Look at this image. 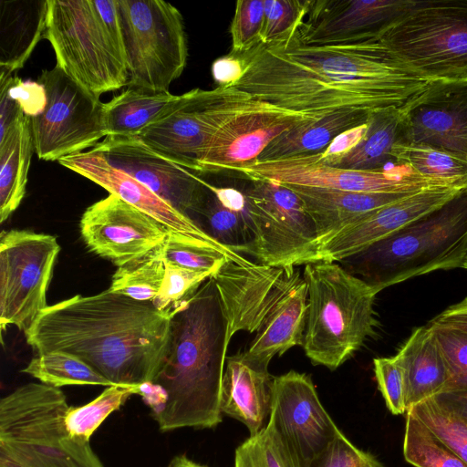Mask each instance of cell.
Masks as SVG:
<instances>
[{
    "instance_id": "1",
    "label": "cell",
    "mask_w": 467,
    "mask_h": 467,
    "mask_svg": "<svg viewBox=\"0 0 467 467\" xmlns=\"http://www.w3.org/2000/svg\"><path fill=\"white\" fill-rule=\"evenodd\" d=\"M296 28L243 54L244 74L233 87L252 99L320 117L339 110L400 108L428 84L379 39L306 46Z\"/></svg>"
},
{
    "instance_id": "2",
    "label": "cell",
    "mask_w": 467,
    "mask_h": 467,
    "mask_svg": "<svg viewBox=\"0 0 467 467\" xmlns=\"http://www.w3.org/2000/svg\"><path fill=\"white\" fill-rule=\"evenodd\" d=\"M171 314L109 289L48 306L25 333L36 354L78 357L112 385L154 381L163 363Z\"/></svg>"
},
{
    "instance_id": "3",
    "label": "cell",
    "mask_w": 467,
    "mask_h": 467,
    "mask_svg": "<svg viewBox=\"0 0 467 467\" xmlns=\"http://www.w3.org/2000/svg\"><path fill=\"white\" fill-rule=\"evenodd\" d=\"M226 318L213 277L171 313L165 358L154 379L167 395L154 418L161 431L214 428L222 421Z\"/></svg>"
},
{
    "instance_id": "4",
    "label": "cell",
    "mask_w": 467,
    "mask_h": 467,
    "mask_svg": "<svg viewBox=\"0 0 467 467\" xmlns=\"http://www.w3.org/2000/svg\"><path fill=\"white\" fill-rule=\"evenodd\" d=\"M467 190L437 210L338 264L377 293L437 270L464 268Z\"/></svg>"
},
{
    "instance_id": "5",
    "label": "cell",
    "mask_w": 467,
    "mask_h": 467,
    "mask_svg": "<svg viewBox=\"0 0 467 467\" xmlns=\"http://www.w3.org/2000/svg\"><path fill=\"white\" fill-rule=\"evenodd\" d=\"M45 38L57 66L97 97L128 85L118 0H47Z\"/></svg>"
},
{
    "instance_id": "6",
    "label": "cell",
    "mask_w": 467,
    "mask_h": 467,
    "mask_svg": "<svg viewBox=\"0 0 467 467\" xmlns=\"http://www.w3.org/2000/svg\"><path fill=\"white\" fill-rule=\"evenodd\" d=\"M59 388L22 385L0 400V467H105L89 441L65 424L68 409Z\"/></svg>"
},
{
    "instance_id": "7",
    "label": "cell",
    "mask_w": 467,
    "mask_h": 467,
    "mask_svg": "<svg viewBox=\"0 0 467 467\" xmlns=\"http://www.w3.org/2000/svg\"><path fill=\"white\" fill-rule=\"evenodd\" d=\"M307 311L303 348L314 365L335 370L374 334L378 293L337 262L306 265Z\"/></svg>"
},
{
    "instance_id": "8",
    "label": "cell",
    "mask_w": 467,
    "mask_h": 467,
    "mask_svg": "<svg viewBox=\"0 0 467 467\" xmlns=\"http://www.w3.org/2000/svg\"><path fill=\"white\" fill-rule=\"evenodd\" d=\"M431 81H467V0H418L379 39Z\"/></svg>"
},
{
    "instance_id": "9",
    "label": "cell",
    "mask_w": 467,
    "mask_h": 467,
    "mask_svg": "<svg viewBox=\"0 0 467 467\" xmlns=\"http://www.w3.org/2000/svg\"><path fill=\"white\" fill-rule=\"evenodd\" d=\"M126 52L127 86L169 91L188 57L181 12L161 0H118Z\"/></svg>"
},
{
    "instance_id": "10",
    "label": "cell",
    "mask_w": 467,
    "mask_h": 467,
    "mask_svg": "<svg viewBox=\"0 0 467 467\" xmlns=\"http://www.w3.org/2000/svg\"><path fill=\"white\" fill-rule=\"evenodd\" d=\"M244 192L253 236L245 254L275 267L319 262L314 223L293 190L274 181H254Z\"/></svg>"
},
{
    "instance_id": "11",
    "label": "cell",
    "mask_w": 467,
    "mask_h": 467,
    "mask_svg": "<svg viewBox=\"0 0 467 467\" xmlns=\"http://www.w3.org/2000/svg\"><path fill=\"white\" fill-rule=\"evenodd\" d=\"M252 100L234 87L199 88L181 95L175 107L138 137L165 159L193 171L220 126Z\"/></svg>"
},
{
    "instance_id": "12",
    "label": "cell",
    "mask_w": 467,
    "mask_h": 467,
    "mask_svg": "<svg viewBox=\"0 0 467 467\" xmlns=\"http://www.w3.org/2000/svg\"><path fill=\"white\" fill-rule=\"evenodd\" d=\"M60 245L55 236L29 230L0 235V327L26 333L48 306L47 291Z\"/></svg>"
},
{
    "instance_id": "13",
    "label": "cell",
    "mask_w": 467,
    "mask_h": 467,
    "mask_svg": "<svg viewBox=\"0 0 467 467\" xmlns=\"http://www.w3.org/2000/svg\"><path fill=\"white\" fill-rule=\"evenodd\" d=\"M46 88L47 106L31 119L35 152L43 161L61 158L93 148L106 137L103 104L57 65L37 79Z\"/></svg>"
},
{
    "instance_id": "14",
    "label": "cell",
    "mask_w": 467,
    "mask_h": 467,
    "mask_svg": "<svg viewBox=\"0 0 467 467\" xmlns=\"http://www.w3.org/2000/svg\"><path fill=\"white\" fill-rule=\"evenodd\" d=\"M236 172L251 182L274 181L285 185L358 192H417L431 187H448L417 173L408 165L356 171L326 164L318 153L256 161Z\"/></svg>"
},
{
    "instance_id": "15",
    "label": "cell",
    "mask_w": 467,
    "mask_h": 467,
    "mask_svg": "<svg viewBox=\"0 0 467 467\" xmlns=\"http://www.w3.org/2000/svg\"><path fill=\"white\" fill-rule=\"evenodd\" d=\"M226 318V345L239 331L259 332L303 278L296 267L228 259L213 276Z\"/></svg>"
},
{
    "instance_id": "16",
    "label": "cell",
    "mask_w": 467,
    "mask_h": 467,
    "mask_svg": "<svg viewBox=\"0 0 467 467\" xmlns=\"http://www.w3.org/2000/svg\"><path fill=\"white\" fill-rule=\"evenodd\" d=\"M267 425L300 467H309L341 433L322 406L311 377L295 370L274 377Z\"/></svg>"
},
{
    "instance_id": "17",
    "label": "cell",
    "mask_w": 467,
    "mask_h": 467,
    "mask_svg": "<svg viewBox=\"0 0 467 467\" xmlns=\"http://www.w3.org/2000/svg\"><path fill=\"white\" fill-rule=\"evenodd\" d=\"M314 118L252 99L217 130L198 172H236L252 165L277 137Z\"/></svg>"
},
{
    "instance_id": "18",
    "label": "cell",
    "mask_w": 467,
    "mask_h": 467,
    "mask_svg": "<svg viewBox=\"0 0 467 467\" xmlns=\"http://www.w3.org/2000/svg\"><path fill=\"white\" fill-rule=\"evenodd\" d=\"M402 143L427 146L467 163V81H431L399 108Z\"/></svg>"
},
{
    "instance_id": "19",
    "label": "cell",
    "mask_w": 467,
    "mask_h": 467,
    "mask_svg": "<svg viewBox=\"0 0 467 467\" xmlns=\"http://www.w3.org/2000/svg\"><path fill=\"white\" fill-rule=\"evenodd\" d=\"M418 0H308L296 28L306 46H337L379 40Z\"/></svg>"
},
{
    "instance_id": "20",
    "label": "cell",
    "mask_w": 467,
    "mask_h": 467,
    "mask_svg": "<svg viewBox=\"0 0 467 467\" xmlns=\"http://www.w3.org/2000/svg\"><path fill=\"white\" fill-rule=\"evenodd\" d=\"M91 149L197 223L207 193L204 180L161 156L138 136H107Z\"/></svg>"
},
{
    "instance_id": "21",
    "label": "cell",
    "mask_w": 467,
    "mask_h": 467,
    "mask_svg": "<svg viewBox=\"0 0 467 467\" xmlns=\"http://www.w3.org/2000/svg\"><path fill=\"white\" fill-rule=\"evenodd\" d=\"M79 225L87 247L118 267L162 244L170 234L156 219L112 193L88 206Z\"/></svg>"
},
{
    "instance_id": "22",
    "label": "cell",
    "mask_w": 467,
    "mask_h": 467,
    "mask_svg": "<svg viewBox=\"0 0 467 467\" xmlns=\"http://www.w3.org/2000/svg\"><path fill=\"white\" fill-rule=\"evenodd\" d=\"M57 161L146 213L163 224L170 233L224 254L234 261L244 258L241 254L220 244L195 221L171 207L141 182L112 167L99 152L89 149Z\"/></svg>"
},
{
    "instance_id": "23",
    "label": "cell",
    "mask_w": 467,
    "mask_h": 467,
    "mask_svg": "<svg viewBox=\"0 0 467 467\" xmlns=\"http://www.w3.org/2000/svg\"><path fill=\"white\" fill-rule=\"evenodd\" d=\"M462 191L431 187L363 214L320 243L318 260L338 263L437 210Z\"/></svg>"
},
{
    "instance_id": "24",
    "label": "cell",
    "mask_w": 467,
    "mask_h": 467,
    "mask_svg": "<svg viewBox=\"0 0 467 467\" xmlns=\"http://www.w3.org/2000/svg\"><path fill=\"white\" fill-rule=\"evenodd\" d=\"M274 377L268 368L247 361L243 353L226 358L221 388V411L244 423L250 436L269 420Z\"/></svg>"
},
{
    "instance_id": "25",
    "label": "cell",
    "mask_w": 467,
    "mask_h": 467,
    "mask_svg": "<svg viewBox=\"0 0 467 467\" xmlns=\"http://www.w3.org/2000/svg\"><path fill=\"white\" fill-rule=\"evenodd\" d=\"M286 186L302 200L314 223L318 246L327 237L361 215L415 193L358 192L297 185Z\"/></svg>"
},
{
    "instance_id": "26",
    "label": "cell",
    "mask_w": 467,
    "mask_h": 467,
    "mask_svg": "<svg viewBox=\"0 0 467 467\" xmlns=\"http://www.w3.org/2000/svg\"><path fill=\"white\" fill-rule=\"evenodd\" d=\"M403 368L407 410L451 388V377L426 324L412 330L395 355Z\"/></svg>"
},
{
    "instance_id": "27",
    "label": "cell",
    "mask_w": 467,
    "mask_h": 467,
    "mask_svg": "<svg viewBox=\"0 0 467 467\" xmlns=\"http://www.w3.org/2000/svg\"><path fill=\"white\" fill-rule=\"evenodd\" d=\"M307 311V285L303 278L281 301L265 327L255 334L244 358L268 368L271 359L296 346H303Z\"/></svg>"
},
{
    "instance_id": "28",
    "label": "cell",
    "mask_w": 467,
    "mask_h": 467,
    "mask_svg": "<svg viewBox=\"0 0 467 467\" xmlns=\"http://www.w3.org/2000/svg\"><path fill=\"white\" fill-rule=\"evenodd\" d=\"M0 67L12 74L24 67L45 37L47 1H1Z\"/></svg>"
},
{
    "instance_id": "29",
    "label": "cell",
    "mask_w": 467,
    "mask_h": 467,
    "mask_svg": "<svg viewBox=\"0 0 467 467\" xmlns=\"http://www.w3.org/2000/svg\"><path fill=\"white\" fill-rule=\"evenodd\" d=\"M371 112L339 110L301 123L273 140L257 161H268L321 152L343 131L365 123Z\"/></svg>"
},
{
    "instance_id": "30",
    "label": "cell",
    "mask_w": 467,
    "mask_h": 467,
    "mask_svg": "<svg viewBox=\"0 0 467 467\" xmlns=\"http://www.w3.org/2000/svg\"><path fill=\"white\" fill-rule=\"evenodd\" d=\"M181 95L170 91L130 87L103 104L107 136H138L145 128L170 112Z\"/></svg>"
},
{
    "instance_id": "31",
    "label": "cell",
    "mask_w": 467,
    "mask_h": 467,
    "mask_svg": "<svg viewBox=\"0 0 467 467\" xmlns=\"http://www.w3.org/2000/svg\"><path fill=\"white\" fill-rule=\"evenodd\" d=\"M31 119L22 114L0 139V223H4L23 201L32 152Z\"/></svg>"
},
{
    "instance_id": "32",
    "label": "cell",
    "mask_w": 467,
    "mask_h": 467,
    "mask_svg": "<svg viewBox=\"0 0 467 467\" xmlns=\"http://www.w3.org/2000/svg\"><path fill=\"white\" fill-rule=\"evenodd\" d=\"M368 130L361 142L335 167L356 171H377L394 162L392 151L402 143L399 108H387L369 114Z\"/></svg>"
},
{
    "instance_id": "33",
    "label": "cell",
    "mask_w": 467,
    "mask_h": 467,
    "mask_svg": "<svg viewBox=\"0 0 467 467\" xmlns=\"http://www.w3.org/2000/svg\"><path fill=\"white\" fill-rule=\"evenodd\" d=\"M162 244L119 266L109 289L134 300L152 302L165 275Z\"/></svg>"
},
{
    "instance_id": "34",
    "label": "cell",
    "mask_w": 467,
    "mask_h": 467,
    "mask_svg": "<svg viewBox=\"0 0 467 467\" xmlns=\"http://www.w3.org/2000/svg\"><path fill=\"white\" fill-rule=\"evenodd\" d=\"M392 156L397 165H408L448 187L467 190V163L446 152L427 146L397 144Z\"/></svg>"
},
{
    "instance_id": "35",
    "label": "cell",
    "mask_w": 467,
    "mask_h": 467,
    "mask_svg": "<svg viewBox=\"0 0 467 467\" xmlns=\"http://www.w3.org/2000/svg\"><path fill=\"white\" fill-rule=\"evenodd\" d=\"M22 371L41 383L55 388L70 385H112L78 357L59 351L36 354Z\"/></svg>"
},
{
    "instance_id": "36",
    "label": "cell",
    "mask_w": 467,
    "mask_h": 467,
    "mask_svg": "<svg viewBox=\"0 0 467 467\" xmlns=\"http://www.w3.org/2000/svg\"><path fill=\"white\" fill-rule=\"evenodd\" d=\"M405 461L415 467H467V463L407 411L403 439Z\"/></svg>"
},
{
    "instance_id": "37",
    "label": "cell",
    "mask_w": 467,
    "mask_h": 467,
    "mask_svg": "<svg viewBox=\"0 0 467 467\" xmlns=\"http://www.w3.org/2000/svg\"><path fill=\"white\" fill-rule=\"evenodd\" d=\"M202 222V229L212 237L239 254L252 242L249 217L224 207L208 189L197 219L200 226Z\"/></svg>"
},
{
    "instance_id": "38",
    "label": "cell",
    "mask_w": 467,
    "mask_h": 467,
    "mask_svg": "<svg viewBox=\"0 0 467 467\" xmlns=\"http://www.w3.org/2000/svg\"><path fill=\"white\" fill-rule=\"evenodd\" d=\"M139 386L111 385L93 400L78 407L69 406L65 414V424L69 434L89 441L113 411L119 410L130 396L138 394Z\"/></svg>"
},
{
    "instance_id": "39",
    "label": "cell",
    "mask_w": 467,
    "mask_h": 467,
    "mask_svg": "<svg viewBox=\"0 0 467 467\" xmlns=\"http://www.w3.org/2000/svg\"><path fill=\"white\" fill-rule=\"evenodd\" d=\"M410 411L433 434L467 463V422L435 397L411 408Z\"/></svg>"
},
{
    "instance_id": "40",
    "label": "cell",
    "mask_w": 467,
    "mask_h": 467,
    "mask_svg": "<svg viewBox=\"0 0 467 467\" xmlns=\"http://www.w3.org/2000/svg\"><path fill=\"white\" fill-rule=\"evenodd\" d=\"M234 467H300L283 439L269 425L237 447Z\"/></svg>"
},
{
    "instance_id": "41",
    "label": "cell",
    "mask_w": 467,
    "mask_h": 467,
    "mask_svg": "<svg viewBox=\"0 0 467 467\" xmlns=\"http://www.w3.org/2000/svg\"><path fill=\"white\" fill-rule=\"evenodd\" d=\"M162 248L165 263L211 272L213 275L231 259L224 254L171 233L164 241Z\"/></svg>"
},
{
    "instance_id": "42",
    "label": "cell",
    "mask_w": 467,
    "mask_h": 467,
    "mask_svg": "<svg viewBox=\"0 0 467 467\" xmlns=\"http://www.w3.org/2000/svg\"><path fill=\"white\" fill-rule=\"evenodd\" d=\"M213 276V274L211 272L165 263L164 279L152 304L159 311L171 314Z\"/></svg>"
},
{
    "instance_id": "43",
    "label": "cell",
    "mask_w": 467,
    "mask_h": 467,
    "mask_svg": "<svg viewBox=\"0 0 467 467\" xmlns=\"http://www.w3.org/2000/svg\"><path fill=\"white\" fill-rule=\"evenodd\" d=\"M264 0H239L230 26L232 53L244 54L261 42Z\"/></svg>"
},
{
    "instance_id": "44",
    "label": "cell",
    "mask_w": 467,
    "mask_h": 467,
    "mask_svg": "<svg viewBox=\"0 0 467 467\" xmlns=\"http://www.w3.org/2000/svg\"><path fill=\"white\" fill-rule=\"evenodd\" d=\"M435 341L451 377V389L467 388V332L441 327L431 322Z\"/></svg>"
},
{
    "instance_id": "45",
    "label": "cell",
    "mask_w": 467,
    "mask_h": 467,
    "mask_svg": "<svg viewBox=\"0 0 467 467\" xmlns=\"http://www.w3.org/2000/svg\"><path fill=\"white\" fill-rule=\"evenodd\" d=\"M307 6L308 0H264L262 44L272 43L298 26Z\"/></svg>"
},
{
    "instance_id": "46",
    "label": "cell",
    "mask_w": 467,
    "mask_h": 467,
    "mask_svg": "<svg viewBox=\"0 0 467 467\" xmlns=\"http://www.w3.org/2000/svg\"><path fill=\"white\" fill-rule=\"evenodd\" d=\"M373 366L378 388L388 410L394 415L407 412L405 376L397 358H376Z\"/></svg>"
},
{
    "instance_id": "47",
    "label": "cell",
    "mask_w": 467,
    "mask_h": 467,
    "mask_svg": "<svg viewBox=\"0 0 467 467\" xmlns=\"http://www.w3.org/2000/svg\"><path fill=\"white\" fill-rule=\"evenodd\" d=\"M309 467H385L371 453L352 444L341 432Z\"/></svg>"
},
{
    "instance_id": "48",
    "label": "cell",
    "mask_w": 467,
    "mask_h": 467,
    "mask_svg": "<svg viewBox=\"0 0 467 467\" xmlns=\"http://www.w3.org/2000/svg\"><path fill=\"white\" fill-rule=\"evenodd\" d=\"M0 83H4L9 96L20 106L24 114L30 118L40 115L47 106L45 87L36 81H23L17 76L1 71Z\"/></svg>"
},
{
    "instance_id": "49",
    "label": "cell",
    "mask_w": 467,
    "mask_h": 467,
    "mask_svg": "<svg viewBox=\"0 0 467 467\" xmlns=\"http://www.w3.org/2000/svg\"><path fill=\"white\" fill-rule=\"evenodd\" d=\"M368 130V120L337 135L328 146L318 152L322 162L335 166L350 153L364 139Z\"/></svg>"
},
{
    "instance_id": "50",
    "label": "cell",
    "mask_w": 467,
    "mask_h": 467,
    "mask_svg": "<svg viewBox=\"0 0 467 467\" xmlns=\"http://www.w3.org/2000/svg\"><path fill=\"white\" fill-rule=\"evenodd\" d=\"M245 61L243 54L230 52L213 61L212 75L219 87H233L244 76Z\"/></svg>"
},
{
    "instance_id": "51",
    "label": "cell",
    "mask_w": 467,
    "mask_h": 467,
    "mask_svg": "<svg viewBox=\"0 0 467 467\" xmlns=\"http://www.w3.org/2000/svg\"><path fill=\"white\" fill-rule=\"evenodd\" d=\"M204 184L224 207L249 217L248 202L244 191L242 192L233 187L215 186L206 181H204Z\"/></svg>"
},
{
    "instance_id": "52",
    "label": "cell",
    "mask_w": 467,
    "mask_h": 467,
    "mask_svg": "<svg viewBox=\"0 0 467 467\" xmlns=\"http://www.w3.org/2000/svg\"><path fill=\"white\" fill-rule=\"evenodd\" d=\"M430 322L467 332V297L462 301L448 306Z\"/></svg>"
},
{
    "instance_id": "53",
    "label": "cell",
    "mask_w": 467,
    "mask_h": 467,
    "mask_svg": "<svg viewBox=\"0 0 467 467\" xmlns=\"http://www.w3.org/2000/svg\"><path fill=\"white\" fill-rule=\"evenodd\" d=\"M23 113L18 103L9 96L5 85L0 83V139L5 137Z\"/></svg>"
},
{
    "instance_id": "54",
    "label": "cell",
    "mask_w": 467,
    "mask_h": 467,
    "mask_svg": "<svg viewBox=\"0 0 467 467\" xmlns=\"http://www.w3.org/2000/svg\"><path fill=\"white\" fill-rule=\"evenodd\" d=\"M138 395L149 406L153 418H156L164 409L167 395L165 390L158 384L149 381L140 384L138 388Z\"/></svg>"
},
{
    "instance_id": "55",
    "label": "cell",
    "mask_w": 467,
    "mask_h": 467,
    "mask_svg": "<svg viewBox=\"0 0 467 467\" xmlns=\"http://www.w3.org/2000/svg\"><path fill=\"white\" fill-rule=\"evenodd\" d=\"M435 398L467 422V388L448 389Z\"/></svg>"
},
{
    "instance_id": "56",
    "label": "cell",
    "mask_w": 467,
    "mask_h": 467,
    "mask_svg": "<svg viewBox=\"0 0 467 467\" xmlns=\"http://www.w3.org/2000/svg\"><path fill=\"white\" fill-rule=\"evenodd\" d=\"M168 467H206L190 460L186 455H179L171 460Z\"/></svg>"
},
{
    "instance_id": "57",
    "label": "cell",
    "mask_w": 467,
    "mask_h": 467,
    "mask_svg": "<svg viewBox=\"0 0 467 467\" xmlns=\"http://www.w3.org/2000/svg\"><path fill=\"white\" fill-rule=\"evenodd\" d=\"M464 269L467 270V258H466V261H465V264H464Z\"/></svg>"
}]
</instances>
